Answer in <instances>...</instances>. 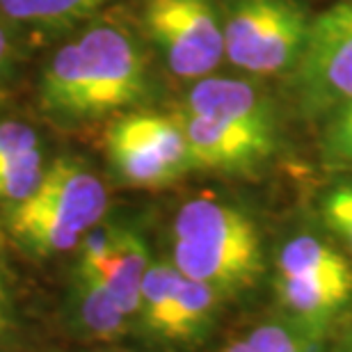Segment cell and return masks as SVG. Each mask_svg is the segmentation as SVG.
Listing matches in <instances>:
<instances>
[{"instance_id": "obj_24", "label": "cell", "mask_w": 352, "mask_h": 352, "mask_svg": "<svg viewBox=\"0 0 352 352\" xmlns=\"http://www.w3.org/2000/svg\"><path fill=\"white\" fill-rule=\"evenodd\" d=\"M222 352H258V350L252 346L248 339H236V341L227 343Z\"/></svg>"}, {"instance_id": "obj_11", "label": "cell", "mask_w": 352, "mask_h": 352, "mask_svg": "<svg viewBox=\"0 0 352 352\" xmlns=\"http://www.w3.org/2000/svg\"><path fill=\"white\" fill-rule=\"evenodd\" d=\"M74 325L91 341H117L129 332L131 316L117 305L108 286L96 274L74 272L72 286Z\"/></svg>"}, {"instance_id": "obj_2", "label": "cell", "mask_w": 352, "mask_h": 352, "mask_svg": "<svg viewBox=\"0 0 352 352\" xmlns=\"http://www.w3.org/2000/svg\"><path fill=\"white\" fill-rule=\"evenodd\" d=\"M108 192L98 176L74 158L46 165L34 192L7 210L14 243L34 256L76 252L87 231L101 224Z\"/></svg>"}, {"instance_id": "obj_10", "label": "cell", "mask_w": 352, "mask_h": 352, "mask_svg": "<svg viewBox=\"0 0 352 352\" xmlns=\"http://www.w3.org/2000/svg\"><path fill=\"white\" fill-rule=\"evenodd\" d=\"M149 265H151L149 248H146L144 238L135 234V231L119 227L117 241L112 245L108 258H105L96 270L78 272V274H96V277L108 286V291L112 293V298L117 300V305L122 307L131 318H138L140 286H142L144 272Z\"/></svg>"}, {"instance_id": "obj_18", "label": "cell", "mask_w": 352, "mask_h": 352, "mask_svg": "<svg viewBox=\"0 0 352 352\" xmlns=\"http://www.w3.org/2000/svg\"><path fill=\"white\" fill-rule=\"evenodd\" d=\"M258 352H318L314 336L286 322H263L245 336Z\"/></svg>"}, {"instance_id": "obj_1", "label": "cell", "mask_w": 352, "mask_h": 352, "mask_svg": "<svg viewBox=\"0 0 352 352\" xmlns=\"http://www.w3.org/2000/svg\"><path fill=\"white\" fill-rule=\"evenodd\" d=\"M144 94V55L129 32L112 23L91 25L58 48L39 82L41 108L69 122L105 117Z\"/></svg>"}, {"instance_id": "obj_13", "label": "cell", "mask_w": 352, "mask_h": 352, "mask_svg": "<svg viewBox=\"0 0 352 352\" xmlns=\"http://www.w3.org/2000/svg\"><path fill=\"white\" fill-rule=\"evenodd\" d=\"M217 300H220V293L213 286L190 279L181 272L179 288H176L170 316H167L160 339L179 343L199 339L201 334H206V329L213 322Z\"/></svg>"}, {"instance_id": "obj_14", "label": "cell", "mask_w": 352, "mask_h": 352, "mask_svg": "<svg viewBox=\"0 0 352 352\" xmlns=\"http://www.w3.org/2000/svg\"><path fill=\"white\" fill-rule=\"evenodd\" d=\"M279 274L352 286V267L334 248L316 236H295L279 254Z\"/></svg>"}, {"instance_id": "obj_3", "label": "cell", "mask_w": 352, "mask_h": 352, "mask_svg": "<svg viewBox=\"0 0 352 352\" xmlns=\"http://www.w3.org/2000/svg\"><path fill=\"white\" fill-rule=\"evenodd\" d=\"M174 265L220 295L250 286L263 267L256 224L231 204L197 197L174 217Z\"/></svg>"}, {"instance_id": "obj_4", "label": "cell", "mask_w": 352, "mask_h": 352, "mask_svg": "<svg viewBox=\"0 0 352 352\" xmlns=\"http://www.w3.org/2000/svg\"><path fill=\"white\" fill-rule=\"evenodd\" d=\"M309 21L288 0H236L224 32V58L252 74H281L298 65Z\"/></svg>"}, {"instance_id": "obj_15", "label": "cell", "mask_w": 352, "mask_h": 352, "mask_svg": "<svg viewBox=\"0 0 352 352\" xmlns=\"http://www.w3.org/2000/svg\"><path fill=\"white\" fill-rule=\"evenodd\" d=\"M110 0H0V12L30 28H65L89 19Z\"/></svg>"}, {"instance_id": "obj_9", "label": "cell", "mask_w": 352, "mask_h": 352, "mask_svg": "<svg viewBox=\"0 0 352 352\" xmlns=\"http://www.w3.org/2000/svg\"><path fill=\"white\" fill-rule=\"evenodd\" d=\"M188 110L234 129L274 140V117L267 98L248 80L201 78L186 103Z\"/></svg>"}, {"instance_id": "obj_8", "label": "cell", "mask_w": 352, "mask_h": 352, "mask_svg": "<svg viewBox=\"0 0 352 352\" xmlns=\"http://www.w3.org/2000/svg\"><path fill=\"white\" fill-rule=\"evenodd\" d=\"M174 117L186 135L192 170L245 172L265 160L274 149V140L201 117L188 108Z\"/></svg>"}, {"instance_id": "obj_6", "label": "cell", "mask_w": 352, "mask_h": 352, "mask_svg": "<svg viewBox=\"0 0 352 352\" xmlns=\"http://www.w3.org/2000/svg\"><path fill=\"white\" fill-rule=\"evenodd\" d=\"M144 23L181 78H204L224 58V32L210 0H144Z\"/></svg>"}, {"instance_id": "obj_19", "label": "cell", "mask_w": 352, "mask_h": 352, "mask_svg": "<svg viewBox=\"0 0 352 352\" xmlns=\"http://www.w3.org/2000/svg\"><path fill=\"white\" fill-rule=\"evenodd\" d=\"M322 153L329 165L352 167V103L334 110L322 135Z\"/></svg>"}, {"instance_id": "obj_22", "label": "cell", "mask_w": 352, "mask_h": 352, "mask_svg": "<svg viewBox=\"0 0 352 352\" xmlns=\"http://www.w3.org/2000/svg\"><path fill=\"white\" fill-rule=\"evenodd\" d=\"M14 314H16V309H14L10 286L0 277V346H5V341L14 334V325H16Z\"/></svg>"}, {"instance_id": "obj_23", "label": "cell", "mask_w": 352, "mask_h": 352, "mask_svg": "<svg viewBox=\"0 0 352 352\" xmlns=\"http://www.w3.org/2000/svg\"><path fill=\"white\" fill-rule=\"evenodd\" d=\"M12 58H14V46H12V39L10 34L3 25H0V80L5 78L7 72L12 67Z\"/></svg>"}, {"instance_id": "obj_20", "label": "cell", "mask_w": 352, "mask_h": 352, "mask_svg": "<svg viewBox=\"0 0 352 352\" xmlns=\"http://www.w3.org/2000/svg\"><path fill=\"white\" fill-rule=\"evenodd\" d=\"M320 215L327 229L334 231L352 252V183H341L322 197Z\"/></svg>"}, {"instance_id": "obj_17", "label": "cell", "mask_w": 352, "mask_h": 352, "mask_svg": "<svg viewBox=\"0 0 352 352\" xmlns=\"http://www.w3.org/2000/svg\"><path fill=\"white\" fill-rule=\"evenodd\" d=\"M44 151L34 149L21 156L0 158V204L16 206L28 199L44 176Z\"/></svg>"}, {"instance_id": "obj_7", "label": "cell", "mask_w": 352, "mask_h": 352, "mask_svg": "<svg viewBox=\"0 0 352 352\" xmlns=\"http://www.w3.org/2000/svg\"><path fill=\"white\" fill-rule=\"evenodd\" d=\"M295 67L302 105L309 112H334L352 103V3L329 7L309 23Z\"/></svg>"}, {"instance_id": "obj_25", "label": "cell", "mask_w": 352, "mask_h": 352, "mask_svg": "<svg viewBox=\"0 0 352 352\" xmlns=\"http://www.w3.org/2000/svg\"><path fill=\"white\" fill-rule=\"evenodd\" d=\"M350 352H352V346H350Z\"/></svg>"}, {"instance_id": "obj_12", "label": "cell", "mask_w": 352, "mask_h": 352, "mask_svg": "<svg viewBox=\"0 0 352 352\" xmlns=\"http://www.w3.org/2000/svg\"><path fill=\"white\" fill-rule=\"evenodd\" d=\"M277 291L284 307L295 316V320L314 336L332 320V316L346 305L352 295V286L334 281L279 274Z\"/></svg>"}, {"instance_id": "obj_21", "label": "cell", "mask_w": 352, "mask_h": 352, "mask_svg": "<svg viewBox=\"0 0 352 352\" xmlns=\"http://www.w3.org/2000/svg\"><path fill=\"white\" fill-rule=\"evenodd\" d=\"M41 149V140L32 126L23 122H0V158L21 156V153Z\"/></svg>"}, {"instance_id": "obj_16", "label": "cell", "mask_w": 352, "mask_h": 352, "mask_svg": "<svg viewBox=\"0 0 352 352\" xmlns=\"http://www.w3.org/2000/svg\"><path fill=\"white\" fill-rule=\"evenodd\" d=\"M181 281V270L174 263H151L146 267L142 286H140L138 320L146 332L163 336L172 300Z\"/></svg>"}, {"instance_id": "obj_5", "label": "cell", "mask_w": 352, "mask_h": 352, "mask_svg": "<svg viewBox=\"0 0 352 352\" xmlns=\"http://www.w3.org/2000/svg\"><path fill=\"white\" fill-rule=\"evenodd\" d=\"M110 167L131 188H167L192 170L176 117L135 112L115 119L103 138Z\"/></svg>"}]
</instances>
